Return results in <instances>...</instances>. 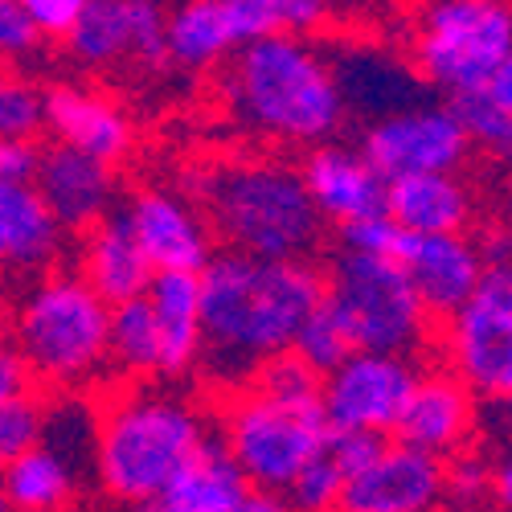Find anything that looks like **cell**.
<instances>
[{"label": "cell", "mask_w": 512, "mask_h": 512, "mask_svg": "<svg viewBox=\"0 0 512 512\" xmlns=\"http://www.w3.org/2000/svg\"><path fill=\"white\" fill-rule=\"evenodd\" d=\"M107 365L123 377H156L160 373V328L148 300H127L111 308L107 324Z\"/></svg>", "instance_id": "f1b7e54d"}, {"label": "cell", "mask_w": 512, "mask_h": 512, "mask_svg": "<svg viewBox=\"0 0 512 512\" xmlns=\"http://www.w3.org/2000/svg\"><path fill=\"white\" fill-rule=\"evenodd\" d=\"M0 512H13V508H9V504H5V500H0Z\"/></svg>", "instance_id": "bcb514c9"}, {"label": "cell", "mask_w": 512, "mask_h": 512, "mask_svg": "<svg viewBox=\"0 0 512 512\" xmlns=\"http://www.w3.org/2000/svg\"><path fill=\"white\" fill-rule=\"evenodd\" d=\"M222 95L246 132L279 144H332L345 127L332 66L308 37L275 33L230 54Z\"/></svg>", "instance_id": "3957f363"}, {"label": "cell", "mask_w": 512, "mask_h": 512, "mask_svg": "<svg viewBox=\"0 0 512 512\" xmlns=\"http://www.w3.org/2000/svg\"><path fill=\"white\" fill-rule=\"evenodd\" d=\"M476 426V394L451 369H418L402 418L394 426L398 443L426 455H455Z\"/></svg>", "instance_id": "ffe728a7"}, {"label": "cell", "mask_w": 512, "mask_h": 512, "mask_svg": "<svg viewBox=\"0 0 512 512\" xmlns=\"http://www.w3.org/2000/svg\"><path fill=\"white\" fill-rule=\"evenodd\" d=\"M41 435H46V398L25 390L0 406V472L41 447Z\"/></svg>", "instance_id": "4dcf8cb0"}, {"label": "cell", "mask_w": 512, "mask_h": 512, "mask_svg": "<svg viewBox=\"0 0 512 512\" xmlns=\"http://www.w3.org/2000/svg\"><path fill=\"white\" fill-rule=\"evenodd\" d=\"M41 127H50L62 148H74L111 168L132 148V119H127V111L91 87L46 91L41 95Z\"/></svg>", "instance_id": "44dd1931"}, {"label": "cell", "mask_w": 512, "mask_h": 512, "mask_svg": "<svg viewBox=\"0 0 512 512\" xmlns=\"http://www.w3.org/2000/svg\"><path fill=\"white\" fill-rule=\"evenodd\" d=\"M287 353L300 361V365H308L316 377H328L340 361L353 357V345H349L345 328L336 324V316L328 312V304L320 300V308L300 324V332H295V340H291Z\"/></svg>", "instance_id": "f546056e"}, {"label": "cell", "mask_w": 512, "mask_h": 512, "mask_svg": "<svg viewBox=\"0 0 512 512\" xmlns=\"http://www.w3.org/2000/svg\"><path fill=\"white\" fill-rule=\"evenodd\" d=\"M250 496L242 472L230 463L222 439L213 435L209 447L185 467L181 480L164 492V508L168 512H234L242 500Z\"/></svg>", "instance_id": "4316f807"}, {"label": "cell", "mask_w": 512, "mask_h": 512, "mask_svg": "<svg viewBox=\"0 0 512 512\" xmlns=\"http://www.w3.org/2000/svg\"><path fill=\"white\" fill-rule=\"evenodd\" d=\"M29 185L46 201L50 218L62 226V234L91 230L115 205V168L62 144L37 148V168Z\"/></svg>", "instance_id": "d6986e66"}, {"label": "cell", "mask_w": 512, "mask_h": 512, "mask_svg": "<svg viewBox=\"0 0 512 512\" xmlns=\"http://www.w3.org/2000/svg\"><path fill=\"white\" fill-rule=\"evenodd\" d=\"M25 390H29V373H25L21 357L13 353V345L0 336V406H5L9 398H17V394H25Z\"/></svg>", "instance_id": "60d3db41"}, {"label": "cell", "mask_w": 512, "mask_h": 512, "mask_svg": "<svg viewBox=\"0 0 512 512\" xmlns=\"http://www.w3.org/2000/svg\"><path fill=\"white\" fill-rule=\"evenodd\" d=\"M41 127V91H33L29 82L0 74V140L13 144H33Z\"/></svg>", "instance_id": "836d02e7"}, {"label": "cell", "mask_w": 512, "mask_h": 512, "mask_svg": "<svg viewBox=\"0 0 512 512\" xmlns=\"http://www.w3.org/2000/svg\"><path fill=\"white\" fill-rule=\"evenodd\" d=\"M250 390H259L275 402H295V406H308V402H320V377L300 365L291 353L267 361L259 373L250 377Z\"/></svg>", "instance_id": "1f68e13d"}, {"label": "cell", "mask_w": 512, "mask_h": 512, "mask_svg": "<svg viewBox=\"0 0 512 512\" xmlns=\"http://www.w3.org/2000/svg\"><path fill=\"white\" fill-rule=\"evenodd\" d=\"M328 435L332 431L320 414V402H308V406L275 402L250 386L234 394V402L222 414V431H218L246 488L267 492V496H283V488L316 455H324Z\"/></svg>", "instance_id": "ba28073f"}, {"label": "cell", "mask_w": 512, "mask_h": 512, "mask_svg": "<svg viewBox=\"0 0 512 512\" xmlns=\"http://www.w3.org/2000/svg\"><path fill=\"white\" fill-rule=\"evenodd\" d=\"M82 283H87L107 308H119L127 300H144V291L152 283V267L144 259V250L132 238V226H127L123 209L107 213L103 222H95L91 230H82L78 242V271Z\"/></svg>", "instance_id": "603a6c76"}, {"label": "cell", "mask_w": 512, "mask_h": 512, "mask_svg": "<svg viewBox=\"0 0 512 512\" xmlns=\"http://www.w3.org/2000/svg\"><path fill=\"white\" fill-rule=\"evenodd\" d=\"M201 279V365L222 390H246L267 361L291 349L300 324L324 300L316 263H267L213 254Z\"/></svg>", "instance_id": "6da1fadb"}, {"label": "cell", "mask_w": 512, "mask_h": 512, "mask_svg": "<svg viewBox=\"0 0 512 512\" xmlns=\"http://www.w3.org/2000/svg\"><path fill=\"white\" fill-rule=\"evenodd\" d=\"M300 181L320 213V222L345 230L365 218H381L386 213V181L373 173V164L349 148V144H320L308 152L300 164Z\"/></svg>", "instance_id": "ac0fdd59"}, {"label": "cell", "mask_w": 512, "mask_h": 512, "mask_svg": "<svg viewBox=\"0 0 512 512\" xmlns=\"http://www.w3.org/2000/svg\"><path fill=\"white\" fill-rule=\"evenodd\" d=\"M82 472L54 447H33L0 472V500L13 512H58L74 500Z\"/></svg>", "instance_id": "484cf974"}, {"label": "cell", "mask_w": 512, "mask_h": 512, "mask_svg": "<svg viewBox=\"0 0 512 512\" xmlns=\"http://www.w3.org/2000/svg\"><path fill=\"white\" fill-rule=\"evenodd\" d=\"M472 213H476L472 189L455 173L386 181V218L406 234H467Z\"/></svg>", "instance_id": "cb8c5ba5"}, {"label": "cell", "mask_w": 512, "mask_h": 512, "mask_svg": "<svg viewBox=\"0 0 512 512\" xmlns=\"http://www.w3.org/2000/svg\"><path fill=\"white\" fill-rule=\"evenodd\" d=\"M218 435L177 390L127 386L115 394L95 431V476L103 492L119 504H156L181 480L185 467Z\"/></svg>", "instance_id": "7a4b0ae2"}, {"label": "cell", "mask_w": 512, "mask_h": 512, "mask_svg": "<svg viewBox=\"0 0 512 512\" xmlns=\"http://www.w3.org/2000/svg\"><path fill=\"white\" fill-rule=\"evenodd\" d=\"M324 17L328 5L320 0H189L164 13V46L168 62L205 70L263 37H304L324 25Z\"/></svg>", "instance_id": "9c48e42d"}, {"label": "cell", "mask_w": 512, "mask_h": 512, "mask_svg": "<svg viewBox=\"0 0 512 512\" xmlns=\"http://www.w3.org/2000/svg\"><path fill=\"white\" fill-rule=\"evenodd\" d=\"M123 218L132 226V238L144 250V259L156 275L160 271L201 275L205 263L218 254L201 209H193L185 197L168 193V189H140L127 201Z\"/></svg>", "instance_id": "2e32d148"}, {"label": "cell", "mask_w": 512, "mask_h": 512, "mask_svg": "<svg viewBox=\"0 0 512 512\" xmlns=\"http://www.w3.org/2000/svg\"><path fill=\"white\" fill-rule=\"evenodd\" d=\"M435 512H451V508H435Z\"/></svg>", "instance_id": "7dc6e473"}, {"label": "cell", "mask_w": 512, "mask_h": 512, "mask_svg": "<svg viewBox=\"0 0 512 512\" xmlns=\"http://www.w3.org/2000/svg\"><path fill=\"white\" fill-rule=\"evenodd\" d=\"M467 144H480L496 156H508L512 148V70L480 91H459L443 103Z\"/></svg>", "instance_id": "83f0119b"}, {"label": "cell", "mask_w": 512, "mask_h": 512, "mask_svg": "<svg viewBox=\"0 0 512 512\" xmlns=\"http://www.w3.org/2000/svg\"><path fill=\"white\" fill-rule=\"evenodd\" d=\"M447 361L472 394L508 398L512 390V275L488 267L467 304L447 316Z\"/></svg>", "instance_id": "30bf717a"}, {"label": "cell", "mask_w": 512, "mask_h": 512, "mask_svg": "<svg viewBox=\"0 0 512 512\" xmlns=\"http://www.w3.org/2000/svg\"><path fill=\"white\" fill-rule=\"evenodd\" d=\"M381 447H386V439H377V435H328L324 455L332 459L340 480H349V476H357L361 467H369L377 459Z\"/></svg>", "instance_id": "f35d334b"}, {"label": "cell", "mask_w": 512, "mask_h": 512, "mask_svg": "<svg viewBox=\"0 0 512 512\" xmlns=\"http://www.w3.org/2000/svg\"><path fill=\"white\" fill-rule=\"evenodd\" d=\"M394 263L431 320L459 312L488 271L476 238L467 234H402Z\"/></svg>", "instance_id": "9a60e30c"}, {"label": "cell", "mask_w": 512, "mask_h": 512, "mask_svg": "<svg viewBox=\"0 0 512 512\" xmlns=\"http://www.w3.org/2000/svg\"><path fill=\"white\" fill-rule=\"evenodd\" d=\"M418 365L406 357L353 353L320 377V414L332 435H394Z\"/></svg>", "instance_id": "8fae6325"}, {"label": "cell", "mask_w": 512, "mask_h": 512, "mask_svg": "<svg viewBox=\"0 0 512 512\" xmlns=\"http://www.w3.org/2000/svg\"><path fill=\"white\" fill-rule=\"evenodd\" d=\"M340 488H345V480H340V472L332 467L328 455H316L300 476H295L287 488H283V504L287 512H336V500H340Z\"/></svg>", "instance_id": "d6a6232c"}, {"label": "cell", "mask_w": 512, "mask_h": 512, "mask_svg": "<svg viewBox=\"0 0 512 512\" xmlns=\"http://www.w3.org/2000/svg\"><path fill=\"white\" fill-rule=\"evenodd\" d=\"M37 50H41V37H37L25 5L21 0H0V58L21 62Z\"/></svg>", "instance_id": "d590c367"}, {"label": "cell", "mask_w": 512, "mask_h": 512, "mask_svg": "<svg viewBox=\"0 0 512 512\" xmlns=\"http://www.w3.org/2000/svg\"><path fill=\"white\" fill-rule=\"evenodd\" d=\"M410 66L447 95L480 91L512 70V9L504 0H439L414 25Z\"/></svg>", "instance_id": "52a82bcc"}, {"label": "cell", "mask_w": 512, "mask_h": 512, "mask_svg": "<svg viewBox=\"0 0 512 512\" xmlns=\"http://www.w3.org/2000/svg\"><path fill=\"white\" fill-rule=\"evenodd\" d=\"M234 512H287V504L279 496H267V492H250Z\"/></svg>", "instance_id": "b9f144b4"}, {"label": "cell", "mask_w": 512, "mask_h": 512, "mask_svg": "<svg viewBox=\"0 0 512 512\" xmlns=\"http://www.w3.org/2000/svg\"><path fill=\"white\" fill-rule=\"evenodd\" d=\"M357 152L373 164L381 181H398L422 173H455L472 144L463 140L459 123L443 103H418L410 111L369 123Z\"/></svg>", "instance_id": "7c38bea8"}, {"label": "cell", "mask_w": 512, "mask_h": 512, "mask_svg": "<svg viewBox=\"0 0 512 512\" xmlns=\"http://www.w3.org/2000/svg\"><path fill=\"white\" fill-rule=\"evenodd\" d=\"M443 488L463 504L484 500L492 492V463L480 455H459L451 467H443Z\"/></svg>", "instance_id": "8d00e7d4"}, {"label": "cell", "mask_w": 512, "mask_h": 512, "mask_svg": "<svg viewBox=\"0 0 512 512\" xmlns=\"http://www.w3.org/2000/svg\"><path fill=\"white\" fill-rule=\"evenodd\" d=\"M443 459L386 439L369 467L345 480L336 512H435L447 496Z\"/></svg>", "instance_id": "5bb4252c"}, {"label": "cell", "mask_w": 512, "mask_h": 512, "mask_svg": "<svg viewBox=\"0 0 512 512\" xmlns=\"http://www.w3.org/2000/svg\"><path fill=\"white\" fill-rule=\"evenodd\" d=\"M62 242V226L29 181H0V283L54 271Z\"/></svg>", "instance_id": "7402d4cb"}, {"label": "cell", "mask_w": 512, "mask_h": 512, "mask_svg": "<svg viewBox=\"0 0 512 512\" xmlns=\"http://www.w3.org/2000/svg\"><path fill=\"white\" fill-rule=\"evenodd\" d=\"M144 300L160 328V373L181 377L201 365V279L185 271L152 275Z\"/></svg>", "instance_id": "d4e9b609"}, {"label": "cell", "mask_w": 512, "mask_h": 512, "mask_svg": "<svg viewBox=\"0 0 512 512\" xmlns=\"http://www.w3.org/2000/svg\"><path fill=\"white\" fill-rule=\"evenodd\" d=\"M406 230H398L386 213L381 218H365V222H353L340 230V242H345L349 254H365V259H390L398 254V242H402Z\"/></svg>", "instance_id": "e575fe53"}, {"label": "cell", "mask_w": 512, "mask_h": 512, "mask_svg": "<svg viewBox=\"0 0 512 512\" xmlns=\"http://www.w3.org/2000/svg\"><path fill=\"white\" fill-rule=\"evenodd\" d=\"M336 78L340 103H345V115L357 111L369 123L390 119L398 111H410L422 99L426 82L418 78V70L410 66V58L386 50V46H369V41H353V46H336L324 54Z\"/></svg>", "instance_id": "e0dca14e"}, {"label": "cell", "mask_w": 512, "mask_h": 512, "mask_svg": "<svg viewBox=\"0 0 512 512\" xmlns=\"http://www.w3.org/2000/svg\"><path fill=\"white\" fill-rule=\"evenodd\" d=\"M492 488H496L500 504H508V496H512V472H508V455H500V463H496V476H492Z\"/></svg>", "instance_id": "7bdbcfd3"}, {"label": "cell", "mask_w": 512, "mask_h": 512, "mask_svg": "<svg viewBox=\"0 0 512 512\" xmlns=\"http://www.w3.org/2000/svg\"><path fill=\"white\" fill-rule=\"evenodd\" d=\"M66 46L87 66L136 62L144 70H164V9L152 0H82Z\"/></svg>", "instance_id": "4fadbf2b"}, {"label": "cell", "mask_w": 512, "mask_h": 512, "mask_svg": "<svg viewBox=\"0 0 512 512\" xmlns=\"http://www.w3.org/2000/svg\"><path fill=\"white\" fill-rule=\"evenodd\" d=\"M33 168H37L33 144L0 140V181H33Z\"/></svg>", "instance_id": "ab89813d"}, {"label": "cell", "mask_w": 512, "mask_h": 512, "mask_svg": "<svg viewBox=\"0 0 512 512\" xmlns=\"http://www.w3.org/2000/svg\"><path fill=\"white\" fill-rule=\"evenodd\" d=\"M107 324L111 308L74 271H46L9 312V345L29 377L74 390L107 369Z\"/></svg>", "instance_id": "5b68a950"}, {"label": "cell", "mask_w": 512, "mask_h": 512, "mask_svg": "<svg viewBox=\"0 0 512 512\" xmlns=\"http://www.w3.org/2000/svg\"><path fill=\"white\" fill-rule=\"evenodd\" d=\"M209 234L226 238L234 254L267 263H312L324 242V222L312 209L300 168L283 160H222L201 173Z\"/></svg>", "instance_id": "277c9868"}, {"label": "cell", "mask_w": 512, "mask_h": 512, "mask_svg": "<svg viewBox=\"0 0 512 512\" xmlns=\"http://www.w3.org/2000/svg\"><path fill=\"white\" fill-rule=\"evenodd\" d=\"M5 324H9V295L0 287V332H5Z\"/></svg>", "instance_id": "ee69618b"}, {"label": "cell", "mask_w": 512, "mask_h": 512, "mask_svg": "<svg viewBox=\"0 0 512 512\" xmlns=\"http://www.w3.org/2000/svg\"><path fill=\"white\" fill-rule=\"evenodd\" d=\"M21 5L41 41H66L82 13V0H21Z\"/></svg>", "instance_id": "74e56055"}, {"label": "cell", "mask_w": 512, "mask_h": 512, "mask_svg": "<svg viewBox=\"0 0 512 512\" xmlns=\"http://www.w3.org/2000/svg\"><path fill=\"white\" fill-rule=\"evenodd\" d=\"M123 512H168V508L156 500V504H132V508H123Z\"/></svg>", "instance_id": "f6af8a7d"}, {"label": "cell", "mask_w": 512, "mask_h": 512, "mask_svg": "<svg viewBox=\"0 0 512 512\" xmlns=\"http://www.w3.org/2000/svg\"><path fill=\"white\" fill-rule=\"evenodd\" d=\"M324 304L345 328L353 353L414 361V353L431 340V316L422 312L406 275L390 259L340 250L324 271Z\"/></svg>", "instance_id": "8992f818"}]
</instances>
